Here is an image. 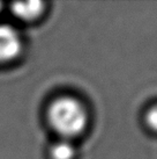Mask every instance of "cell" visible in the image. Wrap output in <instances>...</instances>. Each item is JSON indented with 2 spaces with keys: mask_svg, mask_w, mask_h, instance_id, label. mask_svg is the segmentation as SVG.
<instances>
[{
  "mask_svg": "<svg viewBox=\"0 0 157 159\" xmlns=\"http://www.w3.org/2000/svg\"><path fill=\"white\" fill-rule=\"evenodd\" d=\"M12 12L15 16L23 21H34L38 19L44 12V2L42 1H27V2H14Z\"/></svg>",
  "mask_w": 157,
  "mask_h": 159,
  "instance_id": "3",
  "label": "cell"
},
{
  "mask_svg": "<svg viewBox=\"0 0 157 159\" xmlns=\"http://www.w3.org/2000/svg\"><path fill=\"white\" fill-rule=\"evenodd\" d=\"M144 122L150 131L157 134V105L150 107L144 115Z\"/></svg>",
  "mask_w": 157,
  "mask_h": 159,
  "instance_id": "5",
  "label": "cell"
},
{
  "mask_svg": "<svg viewBox=\"0 0 157 159\" xmlns=\"http://www.w3.org/2000/svg\"><path fill=\"white\" fill-rule=\"evenodd\" d=\"M48 120L52 129L62 139L74 138L86 131L89 113L86 106L74 97H59L48 108Z\"/></svg>",
  "mask_w": 157,
  "mask_h": 159,
  "instance_id": "1",
  "label": "cell"
},
{
  "mask_svg": "<svg viewBox=\"0 0 157 159\" xmlns=\"http://www.w3.org/2000/svg\"><path fill=\"white\" fill-rule=\"evenodd\" d=\"M22 41L13 27L0 25V63H8L19 57Z\"/></svg>",
  "mask_w": 157,
  "mask_h": 159,
  "instance_id": "2",
  "label": "cell"
},
{
  "mask_svg": "<svg viewBox=\"0 0 157 159\" xmlns=\"http://www.w3.org/2000/svg\"><path fill=\"white\" fill-rule=\"evenodd\" d=\"M51 159H74L75 148L68 139L58 141L50 148Z\"/></svg>",
  "mask_w": 157,
  "mask_h": 159,
  "instance_id": "4",
  "label": "cell"
},
{
  "mask_svg": "<svg viewBox=\"0 0 157 159\" xmlns=\"http://www.w3.org/2000/svg\"><path fill=\"white\" fill-rule=\"evenodd\" d=\"M0 8H1V4H0Z\"/></svg>",
  "mask_w": 157,
  "mask_h": 159,
  "instance_id": "6",
  "label": "cell"
}]
</instances>
